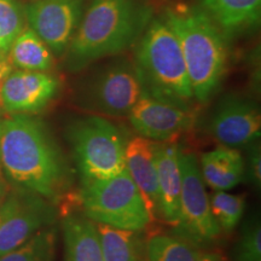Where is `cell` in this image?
I'll use <instances>...</instances> for the list:
<instances>
[{
  "label": "cell",
  "mask_w": 261,
  "mask_h": 261,
  "mask_svg": "<svg viewBox=\"0 0 261 261\" xmlns=\"http://www.w3.org/2000/svg\"><path fill=\"white\" fill-rule=\"evenodd\" d=\"M249 178L255 187L261 184V154L259 146L253 145L248 154L247 161L244 160V177Z\"/></svg>",
  "instance_id": "26"
},
{
  "label": "cell",
  "mask_w": 261,
  "mask_h": 261,
  "mask_svg": "<svg viewBox=\"0 0 261 261\" xmlns=\"http://www.w3.org/2000/svg\"><path fill=\"white\" fill-rule=\"evenodd\" d=\"M155 148L156 142L142 136H136L127 140L126 145V171L138 188L152 221L160 219Z\"/></svg>",
  "instance_id": "14"
},
{
  "label": "cell",
  "mask_w": 261,
  "mask_h": 261,
  "mask_svg": "<svg viewBox=\"0 0 261 261\" xmlns=\"http://www.w3.org/2000/svg\"><path fill=\"white\" fill-rule=\"evenodd\" d=\"M64 261H104L96 223L85 214L68 213L62 219Z\"/></svg>",
  "instance_id": "17"
},
{
  "label": "cell",
  "mask_w": 261,
  "mask_h": 261,
  "mask_svg": "<svg viewBox=\"0 0 261 261\" xmlns=\"http://www.w3.org/2000/svg\"><path fill=\"white\" fill-rule=\"evenodd\" d=\"M211 135L221 146L240 149L260 137V109L253 100L228 96L217 107L210 121Z\"/></svg>",
  "instance_id": "11"
},
{
  "label": "cell",
  "mask_w": 261,
  "mask_h": 261,
  "mask_svg": "<svg viewBox=\"0 0 261 261\" xmlns=\"http://www.w3.org/2000/svg\"><path fill=\"white\" fill-rule=\"evenodd\" d=\"M0 172H2V171H0Z\"/></svg>",
  "instance_id": "31"
},
{
  "label": "cell",
  "mask_w": 261,
  "mask_h": 261,
  "mask_svg": "<svg viewBox=\"0 0 261 261\" xmlns=\"http://www.w3.org/2000/svg\"><path fill=\"white\" fill-rule=\"evenodd\" d=\"M8 58L22 70L47 71L54 65L52 51L31 28L19 33L10 47Z\"/></svg>",
  "instance_id": "20"
},
{
  "label": "cell",
  "mask_w": 261,
  "mask_h": 261,
  "mask_svg": "<svg viewBox=\"0 0 261 261\" xmlns=\"http://www.w3.org/2000/svg\"><path fill=\"white\" fill-rule=\"evenodd\" d=\"M181 191L177 236L195 247H207L219 240L221 228L211 211L210 196L195 154L180 152Z\"/></svg>",
  "instance_id": "7"
},
{
  "label": "cell",
  "mask_w": 261,
  "mask_h": 261,
  "mask_svg": "<svg viewBox=\"0 0 261 261\" xmlns=\"http://www.w3.org/2000/svg\"><path fill=\"white\" fill-rule=\"evenodd\" d=\"M0 171L16 190L57 204L71 185V169L44 123L27 114L0 119Z\"/></svg>",
  "instance_id": "1"
},
{
  "label": "cell",
  "mask_w": 261,
  "mask_h": 261,
  "mask_svg": "<svg viewBox=\"0 0 261 261\" xmlns=\"http://www.w3.org/2000/svg\"><path fill=\"white\" fill-rule=\"evenodd\" d=\"M200 261H223V259L217 253H204L201 254Z\"/></svg>",
  "instance_id": "30"
},
{
  "label": "cell",
  "mask_w": 261,
  "mask_h": 261,
  "mask_svg": "<svg viewBox=\"0 0 261 261\" xmlns=\"http://www.w3.org/2000/svg\"><path fill=\"white\" fill-rule=\"evenodd\" d=\"M56 240V226L48 225L17 249L0 256V261H54Z\"/></svg>",
  "instance_id": "22"
},
{
  "label": "cell",
  "mask_w": 261,
  "mask_h": 261,
  "mask_svg": "<svg viewBox=\"0 0 261 261\" xmlns=\"http://www.w3.org/2000/svg\"><path fill=\"white\" fill-rule=\"evenodd\" d=\"M200 171L204 184L214 191H228L244 178V159L238 149L221 146L202 154Z\"/></svg>",
  "instance_id": "18"
},
{
  "label": "cell",
  "mask_w": 261,
  "mask_h": 261,
  "mask_svg": "<svg viewBox=\"0 0 261 261\" xmlns=\"http://www.w3.org/2000/svg\"><path fill=\"white\" fill-rule=\"evenodd\" d=\"M128 120L138 136L158 143L173 142L194 126L190 108L152 96L148 91L128 113Z\"/></svg>",
  "instance_id": "9"
},
{
  "label": "cell",
  "mask_w": 261,
  "mask_h": 261,
  "mask_svg": "<svg viewBox=\"0 0 261 261\" xmlns=\"http://www.w3.org/2000/svg\"><path fill=\"white\" fill-rule=\"evenodd\" d=\"M58 89V80L46 71H11L0 87V107L9 114L40 113L54 100Z\"/></svg>",
  "instance_id": "12"
},
{
  "label": "cell",
  "mask_w": 261,
  "mask_h": 261,
  "mask_svg": "<svg viewBox=\"0 0 261 261\" xmlns=\"http://www.w3.org/2000/svg\"><path fill=\"white\" fill-rule=\"evenodd\" d=\"M163 21L180 44L194 99L207 103L226 73V39L201 8L168 9Z\"/></svg>",
  "instance_id": "3"
},
{
  "label": "cell",
  "mask_w": 261,
  "mask_h": 261,
  "mask_svg": "<svg viewBox=\"0 0 261 261\" xmlns=\"http://www.w3.org/2000/svg\"><path fill=\"white\" fill-rule=\"evenodd\" d=\"M12 71V64L10 63L8 55L0 54V87H2L4 80L8 75Z\"/></svg>",
  "instance_id": "28"
},
{
  "label": "cell",
  "mask_w": 261,
  "mask_h": 261,
  "mask_svg": "<svg viewBox=\"0 0 261 261\" xmlns=\"http://www.w3.org/2000/svg\"><path fill=\"white\" fill-rule=\"evenodd\" d=\"M146 91L137 64L122 60L94 75L83 91L81 102L98 115L127 116Z\"/></svg>",
  "instance_id": "8"
},
{
  "label": "cell",
  "mask_w": 261,
  "mask_h": 261,
  "mask_svg": "<svg viewBox=\"0 0 261 261\" xmlns=\"http://www.w3.org/2000/svg\"><path fill=\"white\" fill-rule=\"evenodd\" d=\"M180 152L177 143L156 142L155 160L158 169L160 218L177 226L179 220V202L181 191Z\"/></svg>",
  "instance_id": "15"
},
{
  "label": "cell",
  "mask_w": 261,
  "mask_h": 261,
  "mask_svg": "<svg viewBox=\"0 0 261 261\" xmlns=\"http://www.w3.org/2000/svg\"><path fill=\"white\" fill-rule=\"evenodd\" d=\"M233 257L236 261H261V227L259 223L244 226L234 248Z\"/></svg>",
  "instance_id": "25"
},
{
  "label": "cell",
  "mask_w": 261,
  "mask_h": 261,
  "mask_svg": "<svg viewBox=\"0 0 261 261\" xmlns=\"http://www.w3.org/2000/svg\"><path fill=\"white\" fill-rule=\"evenodd\" d=\"M210 204L212 214L224 233L232 232L241 223L246 210L244 196L228 191H214L210 196Z\"/></svg>",
  "instance_id": "23"
},
{
  "label": "cell",
  "mask_w": 261,
  "mask_h": 261,
  "mask_svg": "<svg viewBox=\"0 0 261 261\" xmlns=\"http://www.w3.org/2000/svg\"><path fill=\"white\" fill-rule=\"evenodd\" d=\"M148 261H200L197 247L177 234H154L145 242Z\"/></svg>",
  "instance_id": "21"
},
{
  "label": "cell",
  "mask_w": 261,
  "mask_h": 261,
  "mask_svg": "<svg viewBox=\"0 0 261 261\" xmlns=\"http://www.w3.org/2000/svg\"><path fill=\"white\" fill-rule=\"evenodd\" d=\"M56 204L25 192L19 207L0 226V256L17 249L41 228L55 224Z\"/></svg>",
  "instance_id": "13"
},
{
  "label": "cell",
  "mask_w": 261,
  "mask_h": 261,
  "mask_svg": "<svg viewBox=\"0 0 261 261\" xmlns=\"http://www.w3.org/2000/svg\"><path fill=\"white\" fill-rule=\"evenodd\" d=\"M150 16L135 0H92L67 50L69 70L126 50L144 32Z\"/></svg>",
  "instance_id": "2"
},
{
  "label": "cell",
  "mask_w": 261,
  "mask_h": 261,
  "mask_svg": "<svg viewBox=\"0 0 261 261\" xmlns=\"http://www.w3.org/2000/svg\"><path fill=\"white\" fill-rule=\"evenodd\" d=\"M27 191H21L14 189L10 191L5 200L0 203V226L4 224V221L11 215L17 208L21 205L22 201H23L24 195Z\"/></svg>",
  "instance_id": "27"
},
{
  "label": "cell",
  "mask_w": 261,
  "mask_h": 261,
  "mask_svg": "<svg viewBox=\"0 0 261 261\" xmlns=\"http://www.w3.org/2000/svg\"><path fill=\"white\" fill-rule=\"evenodd\" d=\"M135 63L152 96L185 107L194 99L180 44L163 18L152 19L142 33Z\"/></svg>",
  "instance_id": "4"
},
{
  "label": "cell",
  "mask_w": 261,
  "mask_h": 261,
  "mask_svg": "<svg viewBox=\"0 0 261 261\" xmlns=\"http://www.w3.org/2000/svg\"><path fill=\"white\" fill-rule=\"evenodd\" d=\"M200 8L225 39L255 28L260 22L261 0H200Z\"/></svg>",
  "instance_id": "16"
},
{
  "label": "cell",
  "mask_w": 261,
  "mask_h": 261,
  "mask_svg": "<svg viewBox=\"0 0 261 261\" xmlns=\"http://www.w3.org/2000/svg\"><path fill=\"white\" fill-rule=\"evenodd\" d=\"M104 261H148L140 231L96 224Z\"/></svg>",
  "instance_id": "19"
},
{
  "label": "cell",
  "mask_w": 261,
  "mask_h": 261,
  "mask_svg": "<svg viewBox=\"0 0 261 261\" xmlns=\"http://www.w3.org/2000/svg\"><path fill=\"white\" fill-rule=\"evenodd\" d=\"M31 29L55 55L67 52L83 17L81 0H37L25 8Z\"/></svg>",
  "instance_id": "10"
},
{
  "label": "cell",
  "mask_w": 261,
  "mask_h": 261,
  "mask_svg": "<svg viewBox=\"0 0 261 261\" xmlns=\"http://www.w3.org/2000/svg\"><path fill=\"white\" fill-rule=\"evenodd\" d=\"M9 192L10 190H9L8 181L5 180L4 175H3L2 172H0V203L5 200V197L8 196Z\"/></svg>",
  "instance_id": "29"
},
{
  "label": "cell",
  "mask_w": 261,
  "mask_h": 261,
  "mask_svg": "<svg viewBox=\"0 0 261 261\" xmlns=\"http://www.w3.org/2000/svg\"><path fill=\"white\" fill-rule=\"evenodd\" d=\"M68 140L81 182L109 179L126 168L127 139L103 115L74 120L68 127Z\"/></svg>",
  "instance_id": "5"
},
{
  "label": "cell",
  "mask_w": 261,
  "mask_h": 261,
  "mask_svg": "<svg viewBox=\"0 0 261 261\" xmlns=\"http://www.w3.org/2000/svg\"><path fill=\"white\" fill-rule=\"evenodd\" d=\"M79 200L83 214L96 224L142 232L152 223L126 168L109 179L81 182Z\"/></svg>",
  "instance_id": "6"
},
{
  "label": "cell",
  "mask_w": 261,
  "mask_h": 261,
  "mask_svg": "<svg viewBox=\"0 0 261 261\" xmlns=\"http://www.w3.org/2000/svg\"><path fill=\"white\" fill-rule=\"evenodd\" d=\"M24 22L19 0H0V54L8 55L12 42L24 29Z\"/></svg>",
  "instance_id": "24"
}]
</instances>
